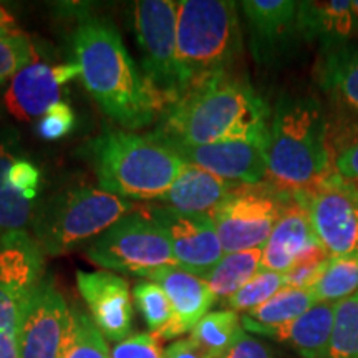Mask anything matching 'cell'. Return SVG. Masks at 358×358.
I'll list each match as a JSON object with an SVG mask.
<instances>
[{
	"instance_id": "cell-1",
	"label": "cell",
	"mask_w": 358,
	"mask_h": 358,
	"mask_svg": "<svg viewBox=\"0 0 358 358\" xmlns=\"http://www.w3.org/2000/svg\"><path fill=\"white\" fill-rule=\"evenodd\" d=\"M71 52L85 90L111 122L140 129L161 115L145 77L108 19L80 8Z\"/></svg>"
},
{
	"instance_id": "cell-2",
	"label": "cell",
	"mask_w": 358,
	"mask_h": 358,
	"mask_svg": "<svg viewBox=\"0 0 358 358\" xmlns=\"http://www.w3.org/2000/svg\"><path fill=\"white\" fill-rule=\"evenodd\" d=\"M271 110L245 80L221 75L185 96L161 116L153 131L168 145L201 146L268 136Z\"/></svg>"
},
{
	"instance_id": "cell-3",
	"label": "cell",
	"mask_w": 358,
	"mask_h": 358,
	"mask_svg": "<svg viewBox=\"0 0 358 358\" xmlns=\"http://www.w3.org/2000/svg\"><path fill=\"white\" fill-rule=\"evenodd\" d=\"M334 173L320 103L312 96H280L268 124L267 185L295 198Z\"/></svg>"
},
{
	"instance_id": "cell-4",
	"label": "cell",
	"mask_w": 358,
	"mask_h": 358,
	"mask_svg": "<svg viewBox=\"0 0 358 358\" xmlns=\"http://www.w3.org/2000/svg\"><path fill=\"white\" fill-rule=\"evenodd\" d=\"M80 155L90 161L101 189L129 199H161L186 163L155 133L110 129L85 143Z\"/></svg>"
},
{
	"instance_id": "cell-5",
	"label": "cell",
	"mask_w": 358,
	"mask_h": 358,
	"mask_svg": "<svg viewBox=\"0 0 358 358\" xmlns=\"http://www.w3.org/2000/svg\"><path fill=\"white\" fill-rule=\"evenodd\" d=\"M237 6L232 0L176 2V58L182 96L211 78L229 75L239 60L243 32Z\"/></svg>"
},
{
	"instance_id": "cell-6",
	"label": "cell",
	"mask_w": 358,
	"mask_h": 358,
	"mask_svg": "<svg viewBox=\"0 0 358 358\" xmlns=\"http://www.w3.org/2000/svg\"><path fill=\"white\" fill-rule=\"evenodd\" d=\"M128 199L101 187L82 186L57 192L37 209L34 239L45 256H62L95 241L131 213Z\"/></svg>"
},
{
	"instance_id": "cell-7",
	"label": "cell",
	"mask_w": 358,
	"mask_h": 358,
	"mask_svg": "<svg viewBox=\"0 0 358 358\" xmlns=\"http://www.w3.org/2000/svg\"><path fill=\"white\" fill-rule=\"evenodd\" d=\"M178 7L173 0L134 3V32L141 50L143 77L161 116L181 100L176 58Z\"/></svg>"
},
{
	"instance_id": "cell-8",
	"label": "cell",
	"mask_w": 358,
	"mask_h": 358,
	"mask_svg": "<svg viewBox=\"0 0 358 358\" xmlns=\"http://www.w3.org/2000/svg\"><path fill=\"white\" fill-rule=\"evenodd\" d=\"M43 256L27 231L0 236V358H20L22 322L45 277Z\"/></svg>"
},
{
	"instance_id": "cell-9",
	"label": "cell",
	"mask_w": 358,
	"mask_h": 358,
	"mask_svg": "<svg viewBox=\"0 0 358 358\" xmlns=\"http://www.w3.org/2000/svg\"><path fill=\"white\" fill-rule=\"evenodd\" d=\"M88 261L105 271L145 277L155 268L176 266L166 232L143 213H129L85 250Z\"/></svg>"
},
{
	"instance_id": "cell-10",
	"label": "cell",
	"mask_w": 358,
	"mask_h": 358,
	"mask_svg": "<svg viewBox=\"0 0 358 358\" xmlns=\"http://www.w3.org/2000/svg\"><path fill=\"white\" fill-rule=\"evenodd\" d=\"M289 199L262 182L237 187L211 213L224 254L262 249Z\"/></svg>"
},
{
	"instance_id": "cell-11",
	"label": "cell",
	"mask_w": 358,
	"mask_h": 358,
	"mask_svg": "<svg viewBox=\"0 0 358 358\" xmlns=\"http://www.w3.org/2000/svg\"><path fill=\"white\" fill-rule=\"evenodd\" d=\"M306 206L313 232L330 257L358 254V187L334 173L313 189L295 196Z\"/></svg>"
},
{
	"instance_id": "cell-12",
	"label": "cell",
	"mask_w": 358,
	"mask_h": 358,
	"mask_svg": "<svg viewBox=\"0 0 358 358\" xmlns=\"http://www.w3.org/2000/svg\"><path fill=\"white\" fill-rule=\"evenodd\" d=\"M145 214L166 232L176 266L206 279L222 259V244L209 214H181L166 206H150Z\"/></svg>"
},
{
	"instance_id": "cell-13",
	"label": "cell",
	"mask_w": 358,
	"mask_h": 358,
	"mask_svg": "<svg viewBox=\"0 0 358 358\" xmlns=\"http://www.w3.org/2000/svg\"><path fill=\"white\" fill-rule=\"evenodd\" d=\"M267 145L268 136H256L201 146H169L186 164L237 185L256 186L267 176Z\"/></svg>"
},
{
	"instance_id": "cell-14",
	"label": "cell",
	"mask_w": 358,
	"mask_h": 358,
	"mask_svg": "<svg viewBox=\"0 0 358 358\" xmlns=\"http://www.w3.org/2000/svg\"><path fill=\"white\" fill-rule=\"evenodd\" d=\"M70 320L71 308L55 282L45 275L35 289L22 322L20 358L60 357Z\"/></svg>"
},
{
	"instance_id": "cell-15",
	"label": "cell",
	"mask_w": 358,
	"mask_h": 358,
	"mask_svg": "<svg viewBox=\"0 0 358 358\" xmlns=\"http://www.w3.org/2000/svg\"><path fill=\"white\" fill-rule=\"evenodd\" d=\"M248 22L250 52L259 65H274L289 55L302 38L299 2L294 0H244L239 2Z\"/></svg>"
},
{
	"instance_id": "cell-16",
	"label": "cell",
	"mask_w": 358,
	"mask_h": 358,
	"mask_svg": "<svg viewBox=\"0 0 358 358\" xmlns=\"http://www.w3.org/2000/svg\"><path fill=\"white\" fill-rule=\"evenodd\" d=\"M77 287L103 337L116 343L129 337L133 303L127 279L108 271H78Z\"/></svg>"
},
{
	"instance_id": "cell-17",
	"label": "cell",
	"mask_w": 358,
	"mask_h": 358,
	"mask_svg": "<svg viewBox=\"0 0 358 358\" xmlns=\"http://www.w3.org/2000/svg\"><path fill=\"white\" fill-rule=\"evenodd\" d=\"M78 75L80 69L73 62L60 65L34 62L10 80L3 96L6 108L19 122L40 120L60 101L62 88Z\"/></svg>"
},
{
	"instance_id": "cell-18",
	"label": "cell",
	"mask_w": 358,
	"mask_h": 358,
	"mask_svg": "<svg viewBox=\"0 0 358 358\" xmlns=\"http://www.w3.org/2000/svg\"><path fill=\"white\" fill-rule=\"evenodd\" d=\"M145 279L161 285L168 295L173 308V319L158 335L161 340H171L191 332L206 313H209L216 297L204 277H199L179 266H163L155 268Z\"/></svg>"
},
{
	"instance_id": "cell-19",
	"label": "cell",
	"mask_w": 358,
	"mask_h": 358,
	"mask_svg": "<svg viewBox=\"0 0 358 358\" xmlns=\"http://www.w3.org/2000/svg\"><path fill=\"white\" fill-rule=\"evenodd\" d=\"M320 250L324 248L313 232L306 206L290 198L264 245L261 271L287 274L299 261Z\"/></svg>"
},
{
	"instance_id": "cell-20",
	"label": "cell",
	"mask_w": 358,
	"mask_h": 358,
	"mask_svg": "<svg viewBox=\"0 0 358 358\" xmlns=\"http://www.w3.org/2000/svg\"><path fill=\"white\" fill-rule=\"evenodd\" d=\"M302 40L317 42L325 57L353 45L358 37V20L352 0L299 2Z\"/></svg>"
},
{
	"instance_id": "cell-21",
	"label": "cell",
	"mask_w": 358,
	"mask_h": 358,
	"mask_svg": "<svg viewBox=\"0 0 358 358\" xmlns=\"http://www.w3.org/2000/svg\"><path fill=\"white\" fill-rule=\"evenodd\" d=\"M335 322V303L317 302L297 319L287 322L280 327H259L243 324L245 332L262 335V337L275 338L287 343L302 358H322L329 348Z\"/></svg>"
},
{
	"instance_id": "cell-22",
	"label": "cell",
	"mask_w": 358,
	"mask_h": 358,
	"mask_svg": "<svg viewBox=\"0 0 358 358\" xmlns=\"http://www.w3.org/2000/svg\"><path fill=\"white\" fill-rule=\"evenodd\" d=\"M241 185L214 176L198 166L186 164L171 189L159 201L181 214H209Z\"/></svg>"
},
{
	"instance_id": "cell-23",
	"label": "cell",
	"mask_w": 358,
	"mask_h": 358,
	"mask_svg": "<svg viewBox=\"0 0 358 358\" xmlns=\"http://www.w3.org/2000/svg\"><path fill=\"white\" fill-rule=\"evenodd\" d=\"M19 156V134L13 129H0V236L25 231L37 214L35 204L17 194L10 186L8 171Z\"/></svg>"
},
{
	"instance_id": "cell-24",
	"label": "cell",
	"mask_w": 358,
	"mask_h": 358,
	"mask_svg": "<svg viewBox=\"0 0 358 358\" xmlns=\"http://www.w3.org/2000/svg\"><path fill=\"white\" fill-rule=\"evenodd\" d=\"M262 254L264 248L224 254L216 267L206 277L216 301L226 302L261 272Z\"/></svg>"
},
{
	"instance_id": "cell-25",
	"label": "cell",
	"mask_w": 358,
	"mask_h": 358,
	"mask_svg": "<svg viewBox=\"0 0 358 358\" xmlns=\"http://www.w3.org/2000/svg\"><path fill=\"white\" fill-rule=\"evenodd\" d=\"M315 303L317 299L312 289L284 287L267 302L245 312L241 317V322L272 329V327H280L297 319Z\"/></svg>"
},
{
	"instance_id": "cell-26",
	"label": "cell",
	"mask_w": 358,
	"mask_h": 358,
	"mask_svg": "<svg viewBox=\"0 0 358 358\" xmlns=\"http://www.w3.org/2000/svg\"><path fill=\"white\" fill-rule=\"evenodd\" d=\"M241 315L231 308L206 313L191 330V340L203 347L213 358H221L243 332Z\"/></svg>"
},
{
	"instance_id": "cell-27",
	"label": "cell",
	"mask_w": 358,
	"mask_h": 358,
	"mask_svg": "<svg viewBox=\"0 0 358 358\" xmlns=\"http://www.w3.org/2000/svg\"><path fill=\"white\" fill-rule=\"evenodd\" d=\"M58 358H111L106 338L82 308H71V320Z\"/></svg>"
},
{
	"instance_id": "cell-28",
	"label": "cell",
	"mask_w": 358,
	"mask_h": 358,
	"mask_svg": "<svg viewBox=\"0 0 358 358\" xmlns=\"http://www.w3.org/2000/svg\"><path fill=\"white\" fill-rule=\"evenodd\" d=\"M317 302L338 303L358 292V254L330 257L325 272L312 287Z\"/></svg>"
},
{
	"instance_id": "cell-29",
	"label": "cell",
	"mask_w": 358,
	"mask_h": 358,
	"mask_svg": "<svg viewBox=\"0 0 358 358\" xmlns=\"http://www.w3.org/2000/svg\"><path fill=\"white\" fill-rule=\"evenodd\" d=\"M324 82L358 113V45H350L325 58Z\"/></svg>"
},
{
	"instance_id": "cell-30",
	"label": "cell",
	"mask_w": 358,
	"mask_h": 358,
	"mask_svg": "<svg viewBox=\"0 0 358 358\" xmlns=\"http://www.w3.org/2000/svg\"><path fill=\"white\" fill-rule=\"evenodd\" d=\"M322 358H358V292L335 303L332 337Z\"/></svg>"
},
{
	"instance_id": "cell-31",
	"label": "cell",
	"mask_w": 358,
	"mask_h": 358,
	"mask_svg": "<svg viewBox=\"0 0 358 358\" xmlns=\"http://www.w3.org/2000/svg\"><path fill=\"white\" fill-rule=\"evenodd\" d=\"M133 301L150 332H163L173 319V308L166 292L153 280H138L133 287Z\"/></svg>"
},
{
	"instance_id": "cell-32",
	"label": "cell",
	"mask_w": 358,
	"mask_h": 358,
	"mask_svg": "<svg viewBox=\"0 0 358 358\" xmlns=\"http://www.w3.org/2000/svg\"><path fill=\"white\" fill-rule=\"evenodd\" d=\"M285 287V274L271 271H261L257 275H254L243 289H239L227 299L226 306L234 312H249L252 308L267 302L268 299Z\"/></svg>"
},
{
	"instance_id": "cell-33",
	"label": "cell",
	"mask_w": 358,
	"mask_h": 358,
	"mask_svg": "<svg viewBox=\"0 0 358 358\" xmlns=\"http://www.w3.org/2000/svg\"><path fill=\"white\" fill-rule=\"evenodd\" d=\"M37 62V52L24 32L0 37V85L15 77L25 66Z\"/></svg>"
},
{
	"instance_id": "cell-34",
	"label": "cell",
	"mask_w": 358,
	"mask_h": 358,
	"mask_svg": "<svg viewBox=\"0 0 358 358\" xmlns=\"http://www.w3.org/2000/svg\"><path fill=\"white\" fill-rule=\"evenodd\" d=\"M75 127V113L66 101H57L38 120L35 133L43 141H57L65 138Z\"/></svg>"
},
{
	"instance_id": "cell-35",
	"label": "cell",
	"mask_w": 358,
	"mask_h": 358,
	"mask_svg": "<svg viewBox=\"0 0 358 358\" xmlns=\"http://www.w3.org/2000/svg\"><path fill=\"white\" fill-rule=\"evenodd\" d=\"M329 262L330 256L325 250H320V252L302 259L285 274V287L312 289L325 272Z\"/></svg>"
},
{
	"instance_id": "cell-36",
	"label": "cell",
	"mask_w": 358,
	"mask_h": 358,
	"mask_svg": "<svg viewBox=\"0 0 358 358\" xmlns=\"http://www.w3.org/2000/svg\"><path fill=\"white\" fill-rule=\"evenodd\" d=\"M111 358H166V348L153 334H134L116 343Z\"/></svg>"
},
{
	"instance_id": "cell-37",
	"label": "cell",
	"mask_w": 358,
	"mask_h": 358,
	"mask_svg": "<svg viewBox=\"0 0 358 358\" xmlns=\"http://www.w3.org/2000/svg\"><path fill=\"white\" fill-rule=\"evenodd\" d=\"M8 179H10V186L17 194H20L29 203L35 204L42 178H40V169L35 166L32 161L24 158V156H19L10 166Z\"/></svg>"
},
{
	"instance_id": "cell-38",
	"label": "cell",
	"mask_w": 358,
	"mask_h": 358,
	"mask_svg": "<svg viewBox=\"0 0 358 358\" xmlns=\"http://www.w3.org/2000/svg\"><path fill=\"white\" fill-rule=\"evenodd\" d=\"M221 358H279L266 342L249 335L245 330L241 332L229 350Z\"/></svg>"
},
{
	"instance_id": "cell-39",
	"label": "cell",
	"mask_w": 358,
	"mask_h": 358,
	"mask_svg": "<svg viewBox=\"0 0 358 358\" xmlns=\"http://www.w3.org/2000/svg\"><path fill=\"white\" fill-rule=\"evenodd\" d=\"M335 173L353 186H358V133L350 145L335 158Z\"/></svg>"
},
{
	"instance_id": "cell-40",
	"label": "cell",
	"mask_w": 358,
	"mask_h": 358,
	"mask_svg": "<svg viewBox=\"0 0 358 358\" xmlns=\"http://www.w3.org/2000/svg\"><path fill=\"white\" fill-rule=\"evenodd\" d=\"M166 358H213L194 340L181 338L166 348Z\"/></svg>"
},
{
	"instance_id": "cell-41",
	"label": "cell",
	"mask_w": 358,
	"mask_h": 358,
	"mask_svg": "<svg viewBox=\"0 0 358 358\" xmlns=\"http://www.w3.org/2000/svg\"><path fill=\"white\" fill-rule=\"evenodd\" d=\"M20 32L22 30L17 25L15 17L12 15L6 6L0 3V37H8V35H15Z\"/></svg>"
},
{
	"instance_id": "cell-42",
	"label": "cell",
	"mask_w": 358,
	"mask_h": 358,
	"mask_svg": "<svg viewBox=\"0 0 358 358\" xmlns=\"http://www.w3.org/2000/svg\"><path fill=\"white\" fill-rule=\"evenodd\" d=\"M352 3H353V10H355L357 20H358V0H352Z\"/></svg>"
},
{
	"instance_id": "cell-43",
	"label": "cell",
	"mask_w": 358,
	"mask_h": 358,
	"mask_svg": "<svg viewBox=\"0 0 358 358\" xmlns=\"http://www.w3.org/2000/svg\"><path fill=\"white\" fill-rule=\"evenodd\" d=\"M357 187H358V186H357Z\"/></svg>"
}]
</instances>
